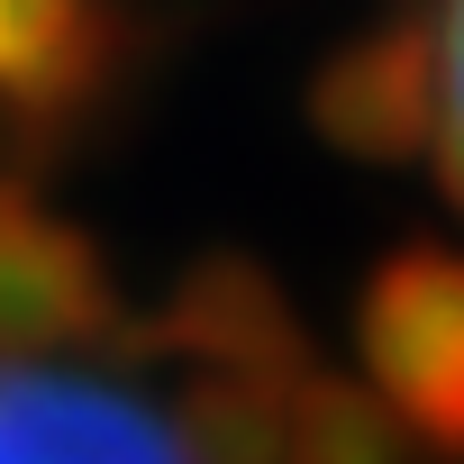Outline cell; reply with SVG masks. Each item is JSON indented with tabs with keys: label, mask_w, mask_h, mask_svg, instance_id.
<instances>
[{
	"label": "cell",
	"mask_w": 464,
	"mask_h": 464,
	"mask_svg": "<svg viewBox=\"0 0 464 464\" xmlns=\"http://www.w3.org/2000/svg\"><path fill=\"white\" fill-rule=\"evenodd\" d=\"M0 464H173V446L128 392L0 373Z\"/></svg>",
	"instance_id": "1"
},
{
	"label": "cell",
	"mask_w": 464,
	"mask_h": 464,
	"mask_svg": "<svg viewBox=\"0 0 464 464\" xmlns=\"http://www.w3.org/2000/svg\"><path fill=\"white\" fill-rule=\"evenodd\" d=\"M82 19H92V0H0V110L46 101L73 73Z\"/></svg>",
	"instance_id": "2"
},
{
	"label": "cell",
	"mask_w": 464,
	"mask_h": 464,
	"mask_svg": "<svg viewBox=\"0 0 464 464\" xmlns=\"http://www.w3.org/2000/svg\"><path fill=\"white\" fill-rule=\"evenodd\" d=\"M419 64H428V128H437L446 182L464 200V0H446V28H437V46H419Z\"/></svg>",
	"instance_id": "3"
}]
</instances>
